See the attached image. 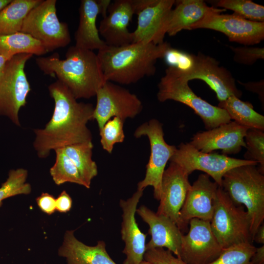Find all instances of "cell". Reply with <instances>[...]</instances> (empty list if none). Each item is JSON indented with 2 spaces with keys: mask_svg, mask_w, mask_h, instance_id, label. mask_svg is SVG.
<instances>
[{
  "mask_svg": "<svg viewBox=\"0 0 264 264\" xmlns=\"http://www.w3.org/2000/svg\"><path fill=\"white\" fill-rule=\"evenodd\" d=\"M48 89L54 101L51 118L44 128L34 130L33 147L41 158L47 157L53 150L92 139L87 124L93 120V105L78 102L58 80L50 84Z\"/></svg>",
  "mask_w": 264,
  "mask_h": 264,
  "instance_id": "1",
  "label": "cell"
},
{
  "mask_svg": "<svg viewBox=\"0 0 264 264\" xmlns=\"http://www.w3.org/2000/svg\"><path fill=\"white\" fill-rule=\"evenodd\" d=\"M61 59L58 53L40 56L35 61L44 74L56 76L76 99H88L96 95L107 82L97 54L75 45L70 46Z\"/></svg>",
  "mask_w": 264,
  "mask_h": 264,
  "instance_id": "2",
  "label": "cell"
},
{
  "mask_svg": "<svg viewBox=\"0 0 264 264\" xmlns=\"http://www.w3.org/2000/svg\"><path fill=\"white\" fill-rule=\"evenodd\" d=\"M171 47L166 42L134 43L120 46L106 45L97 53L106 81L121 85L134 84L154 75L157 60Z\"/></svg>",
  "mask_w": 264,
  "mask_h": 264,
  "instance_id": "3",
  "label": "cell"
},
{
  "mask_svg": "<svg viewBox=\"0 0 264 264\" xmlns=\"http://www.w3.org/2000/svg\"><path fill=\"white\" fill-rule=\"evenodd\" d=\"M256 166L244 165L229 170L223 176L221 186L235 204L246 208L253 241L264 220V174Z\"/></svg>",
  "mask_w": 264,
  "mask_h": 264,
  "instance_id": "4",
  "label": "cell"
},
{
  "mask_svg": "<svg viewBox=\"0 0 264 264\" xmlns=\"http://www.w3.org/2000/svg\"><path fill=\"white\" fill-rule=\"evenodd\" d=\"M188 82L178 69L168 66L158 84V100L163 102L172 100L188 106L201 118L207 130L231 121L225 110L197 95Z\"/></svg>",
  "mask_w": 264,
  "mask_h": 264,
  "instance_id": "5",
  "label": "cell"
},
{
  "mask_svg": "<svg viewBox=\"0 0 264 264\" xmlns=\"http://www.w3.org/2000/svg\"><path fill=\"white\" fill-rule=\"evenodd\" d=\"M210 226L223 249L236 244L253 242L247 211L243 206L235 204L220 186L217 191Z\"/></svg>",
  "mask_w": 264,
  "mask_h": 264,
  "instance_id": "6",
  "label": "cell"
},
{
  "mask_svg": "<svg viewBox=\"0 0 264 264\" xmlns=\"http://www.w3.org/2000/svg\"><path fill=\"white\" fill-rule=\"evenodd\" d=\"M56 3V0H42L28 13L21 30L40 42L48 52L71 42L68 24L57 16Z\"/></svg>",
  "mask_w": 264,
  "mask_h": 264,
  "instance_id": "7",
  "label": "cell"
},
{
  "mask_svg": "<svg viewBox=\"0 0 264 264\" xmlns=\"http://www.w3.org/2000/svg\"><path fill=\"white\" fill-rule=\"evenodd\" d=\"M33 55L20 54L6 62L0 78V116L8 118L15 125L21 126L19 113L26 104L31 90L24 67Z\"/></svg>",
  "mask_w": 264,
  "mask_h": 264,
  "instance_id": "8",
  "label": "cell"
},
{
  "mask_svg": "<svg viewBox=\"0 0 264 264\" xmlns=\"http://www.w3.org/2000/svg\"><path fill=\"white\" fill-rule=\"evenodd\" d=\"M134 136L136 138L147 136L151 149L145 176L138 182L137 190H144L147 187L151 186L154 188V198L159 200L163 175L166 164L174 154L176 147L166 142L162 124L157 119H152L140 125L135 130Z\"/></svg>",
  "mask_w": 264,
  "mask_h": 264,
  "instance_id": "9",
  "label": "cell"
},
{
  "mask_svg": "<svg viewBox=\"0 0 264 264\" xmlns=\"http://www.w3.org/2000/svg\"><path fill=\"white\" fill-rule=\"evenodd\" d=\"M187 174L198 170L211 177L221 187L224 174L229 170L241 165L254 164L257 162L229 157L217 153L202 152L189 143H181L170 158Z\"/></svg>",
  "mask_w": 264,
  "mask_h": 264,
  "instance_id": "10",
  "label": "cell"
},
{
  "mask_svg": "<svg viewBox=\"0 0 264 264\" xmlns=\"http://www.w3.org/2000/svg\"><path fill=\"white\" fill-rule=\"evenodd\" d=\"M95 96L93 120L97 123L99 131L112 117L125 120L133 118L143 109V104L136 95L110 81H107L98 90Z\"/></svg>",
  "mask_w": 264,
  "mask_h": 264,
  "instance_id": "11",
  "label": "cell"
},
{
  "mask_svg": "<svg viewBox=\"0 0 264 264\" xmlns=\"http://www.w3.org/2000/svg\"><path fill=\"white\" fill-rule=\"evenodd\" d=\"M154 0H116L111 2L108 15L103 17L98 28L99 34L108 46H120L132 43L128 27L134 14L150 5Z\"/></svg>",
  "mask_w": 264,
  "mask_h": 264,
  "instance_id": "12",
  "label": "cell"
},
{
  "mask_svg": "<svg viewBox=\"0 0 264 264\" xmlns=\"http://www.w3.org/2000/svg\"><path fill=\"white\" fill-rule=\"evenodd\" d=\"M213 12L194 24L191 30L205 28L225 34L230 42L245 45L259 44L264 39V22H255L240 16Z\"/></svg>",
  "mask_w": 264,
  "mask_h": 264,
  "instance_id": "13",
  "label": "cell"
},
{
  "mask_svg": "<svg viewBox=\"0 0 264 264\" xmlns=\"http://www.w3.org/2000/svg\"><path fill=\"white\" fill-rule=\"evenodd\" d=\"M189 224L187 234L182 236L180 258L187 264H210L223 250L212 231L210 221L194 218Z\"/></svg>",
  "mask_w": 264,
  "mask_h": 264,
  "instance_id": "14",
  "label": "cell"
},
{
  "mask_svg": "<svg viewBox=\"0 0 264 264\" xmlns=\"http://www.w3.org/2000/svg\"><path fill=\"white\" fill-rule=\"evenodd\" d=\"M194 63L188 71L179 70L182 75L188 81L199 79L205 82L216 94L219 102L231 96L240 98L242 91L238 89L231 73L220 66L219 62L214 58L201 52L193 55Z\"/></svg>",
  "mask_w": 264,
  "mask_h": 264,
  "instance_id": "15",
  "label": "cell"
},
{
  "mask_svg": "<svg viewBox=\"0 0 264 264\" xmlns=\"http://www.w3.org/2000/svg\"><path fill=\"white\" fill-rule=\"evenodd\" d=\"M219 185L206 174H200L189 188L179 212L180 231L185 230L194 218L210 221Z\"/></svg>",
  "mask_w": 264,
  "mask_h": 264,
  "instance_id": "16",
  "label": "cell"
},
{
  "mask_svg": "<svg viewBox=\"0 0 264 264\" xmlns=\"http://www.w3.org/2000/svg\"><path fill=\"white\" fill-rule=\"evenodd\" d=\"M248 129L231 121L212 129L197 132L189 143L203 153L219 149L224 155L236 154L242 148H246L244 137Z\"/></svg>",
  "mask_w": 264,
  "mask_h": 264,
  "instance_id": "17",
  "label": "cell"
},
{
  "mask_svg": "<svg viewBox=\"0 0 264 264\" xmlns=\"http://www.w3.org/2000/svg\"><path fill=\"white\" fill-rule=\"evenodd\" d=\"M189 175L178 165L170 162L161 181V194L157 215L167 217L179 226V212L191 186Z\"/></svg>",
  "mask_w": 264,
  "mask_h": 264,
  "instance_id": "18",
  "label": "cell"
},
{
  "mask_svg": "<svg viewBox=\"0 0 264 264\" xmlns=\"http://www.w3.org/2000/svg\"><path fill=\"white\" fill-rule=\"evenodd\" d=\"M175 1L154 0L139 12L137 27L132 32V43H163L169 16Z\"/></svg>",
  "mask_w": 264,
  "mask_h": 264,
  "instance_id": "19",
  "label": "cell"
},
{
  "mask_svg": "<svg viewBox=\"0 0 264 264\" xmlns=\"http://www.w3.org/2000/svg\"><path fill=\"white\" fill-rule=\"evenodd\" d=\"M143 191L137 190L130 198L120 200L123 211L121 234L125 242L123 253L126 256L122 264H140L144 260L146 235L141 231L135 218L137 205Z\"/></svg>",
  "mask_w": 264,
  "mask_h": 264,
  "instance_id": "20",
  "label": "cell"
},
{
  "mask_svg": "<svg viewBox=\"0 0 264 264\" xmlns=\"http://www.w3.org/2000/svg\"><path fill=\"white\" fill-rule=\"evenodd\" d=\"M137 214L149 226L151 239L146 249L166 248L180 258L183 234L177 225L169 218L157 215L144 205L136 209Z\"/></svg>",
  "mask_w": 264,
  "mask_h": 264,
  "instance_id": "21",
  "label": "cell"
},
{
  "mask_svg": "<svg viewBox=\"0 0 264 264\" xmlns=\"http://www.w3.org/2000/svg\"><path fill=\"white\" fill-rule=\"evenodd\" d=\"M58 254L66 259L67 264H116L108 253L104 242L87 245L75 238L73 230L66 232Z\"/></svg>",
  "mask_w": 264,
  "mask_h": 264,
  "instance_id": "22",
  "label": "cell"
},
{
  "mask_svg": "<svg viewBox=\"0 0 264 264\" xmlns=\"http://www.w3.org/2000/svg\"><path fill=\"white\" fill-rule=\"evenodd\" d=\"M79 22L75 33V45L90 50L98 51L107 45L101 39L96 20L101 14L100 3L97 0H82L79 9Z\"/></svg>",
  "mask_w": 264,
  "mask_h": 264,
  "instance_id": "23",
  "label": "cell"
},
{
  "mask_svg": "<svg viewBox=\"0 0 264 264\" xmlns=\"http://www.w3.org/2000/svg\"><path fill=\"white\" fill-rule=\"evenodd\" d=\"M176 7L170 13L166 32L170 36L182 30H191V27L206 15L213 12H223L226 10L209 6L201 0H176Z\"/></svg>",
  "mask_w": 264,
  "mask_h": 264,
  "instance_id": "24",
  "label": "cell"
},
{
  "mask_svg": "<svg viewBox=\"0 0 264 264\" xmlns=\"http://www.w3.org/2000/svg\"><path fill=\"white\" fill-rule=\"evenodd\" d=\"M218 107L225 110L231 120L238 124L248 129L264 131V116L256 111L250 103L231 96L219 102Z\"/></svg>",
  "mask_w": 264,
  "mask_h": 264,
  "instance_id": "25",
  "label": "cell"
},
{
  "mask_svg": "<svg viewBox=\"0 0 264 264\" xmlns=\"http://www.w3.org/2000/svg\"><path fill=\"white\" fill-rule=\"evenodd\" d=\"M47 51L42 44L30 35L18 32L0 34V55L12 57L20 54L42 56Z\"/></svg>",
  "mask_w": 264,
  "mask_h": 264,
  "instance_id": "26",
  "label": "cell"
},
{
  "mask_svg": "<svg viewBox=\"0 0 264 264\" xmlns=\"http://www.w3.org/2000/svg\"><path fill=\"white\" fill-rule=\"evenodd\" d=\"M42 0H12L0 12V34L21 32L28 13Z\"/></svg>",
  "mask_w": 264,
  "mask_h": 264,
  "instance_id": "27",
  "label": "cell"
},
{
  "mask_svg": "<svg viewBox=\"0 0 264 264\" xmlns=\"http://www.w3.org/2000/svg\"><path fill=\"white\" fill-rule=\"evenodd\" d=\"M93 148L92 141L63 148L65 153L77 168L87 188H89L92 179L98 174L97 166L92 158Z\"/></svg>",
  "mask_w": 264,
  "mask_h": 264,
  "instance_id": "28",
  "label": "cell"
},
{
  "mask_svg": "<svg viewBox=\"0 0 264 264\" xmlns=\"http://www.w3.org/2000/svg\"><path fill=\"white\" fill-rule=\"evenodd\" d=\"M55 161L50 169V174L55 182L60 185L66 182H71L84 186V181L77 168L66 155L63 148L56 149Z\"/></svg>",
  "mask_w": 264,
  "mask_h": 264,
  "instance_id": "29",
  "label": "cell"
},
{
  "mask_svg": "<svg viewBox=\"0 0 264 264\" xmlns=\"http://www.w3.org/2000/svg\"><path fill=\"white\" fill-rule=\"evenodd\" d=\"M217 6L230 10L240 17L252 21L264 22V6L250 0H220Z\"/></svg>",
  "mask_w": 264,
  "mask_h": 264,
  "instance_id": "30",
  "label": "cell"
},
{
  "mask_svg": "<svg viewBox=\"0 0 264 264\" xmlns=\"http://www.w3.org/2000/svg\"><path fill=\"white\" fill-rule=\"evenodd\" d=\"M27 174V171L23 168L9 171L8 178L0 187V207L7 198L31 192V186L26 181Z\"/></svg>",
  "mask_w": 264,
  "mask_h": 264,
  "instance_id": "31",
  "label": "cell"
},
{
  "mask_svg": "<svg viewBox=\"0 0 264 264\" xmlns=\"http://www.w3.org/2000/svg\"><path fill=\"white\" fill-rule=\"evenodd\" d=\"M256 248L250 242L231 245L223 248L219 257L210 264H252L251 259Z\"/></svg>",
  "mask_w": 264,
  "mask_h": 264,
  "instance_id": "32",
  "label": "cell"
},
{
  "mask_svg": "<svg viewBox=\"0 0 264 264\" xmlns=\"http://www.w3.org/2000/svg\"><path fill=\"white\" fill-rule=\"evenodd\" d=\"M244 141L246 151L244 154V159L257 162L259 164V171L264 174V131L256 129H248Z\"/></svg>",
  "mask_w": 264,
  "mask_h": 264,
  "instance_id": "33",
  "label": "cell"
},
{
  "mask_svg": "<svg viewBox=\"0 0 264 264\" xmlns=\"http://www.w3.org/2000/svg\"><path fill=\"white\" fill-rule=\"evenodd\" d=\"M124 123L122 119L114 117L108 121L99 131L101 144L103 149L108 153L111 154L115 144L124 141Z\"/></svg>",
  "mask_w": 264,
  "mask_h": 264,
  "instance_id": "34",
  "label": "cell"
},
{
  "mask_svg": "<svg viewBox=\"0 0 264 264\" xmlns=\"http://www.w3.org/2000/svg\"><path fill=\"white\" fill-rule=\"evenodd\" d=\"M193 55L170 47L166 51L163 58L169 66L186 71L193 65Z\"/></svg>",
  "mask_w": 264,
  "mask_h": 264,
  "instance_id": "35",
  "label": "cell"
},
{
  "mask_svg": "<svg viewBox=\"0 0 264 264\" xmlns=\"http://www.w3.org/2000/svg\"><path fill=\"white\" fill-rule=\"evenodd\" d=\"M234 53V61L239 64L252 65L258 60L264 59V47L230 46Z\"/></svg>",
  "mask_w": 264,
  "mask_h": 264,
  "instance_id": "36",
  "label": "cell"
},
{
  "mask_svg": "<svg viewBox=\"0 0 264 264\" xmlns=\"http://www.w3.org/2000/svg\"><path fill=\"white\" fill-rule=\"evenodd\" d=\"M144 260L152 264H187L180 258L164 248H155L147 250Z\"/></svg>",
  "mask_w": 264,
  "mask_h": 264,
  "instance_id": "37",
  "label": "cell"
},
{
  "mask_svg": "<svg viewBox=\"0 0 264 264\" xmlns=\"http://www.w3.org/2000/svg\"><path fill=\"white\" fill-rule=\"evenodd\" d=\"M40 209L48 215H51L56 210V199L51 195L44 193L36 199Z\"/></svg>",
  "mask_w": 264,
  "mask_h": 264,
  "instance_id": "38",
  "label": "cell"
},
{
  "mask_svg": "<svg viewBox=\"0 0 264 264\" xmlns=\"http://www.w3.org/2000/svg\"><path fill=\"white\" fill-rule=\"evenodd\" d=\"M72 199L66 191H63L56 199V210L61 213L69 211L72 206Z\"/></svg>",
  "mask_w": 264,
  "mask_h": 264,
  "instance_id": "39",
  "label": "cell"
},
{
  "mask_svg": "<svg viewBox=\"0 0 264 264\" xmlns=\"http://www.w3.org/2000/svg\"><path fill=\"white\" fill-rule=\"evenodd\" d=\"M242 85H243L245 89L252 92L257 93L260 99L263 101L264 103V80H261L257 82H248L247 83H242L240 81H238Z\"/></svg>",
  "mask_w": 264,
  "mask_h": 264,
  "instance_id": "40",
  "label": "cell"
},
{
  "mask_svg": "<svg viewBox=\"0 0 264 264\" xmlns=\"http://www.w3.org/2000/svg\"><path fill=\"white\" fill-rule=\"evenodd\" d=\"M251 261L252 264H264V244L258 248L253 255Z\"/></svg>",
  "mask_w": 264,
  "mask_h": 264,
  "instance_id": "41",
  "label": "cell"
},
{
  "mask_svg": "<svg viewBox=\"0 0 264 264\" xmlns=\"http://www.w3.org/2000/svg\"><path fill=\"white\" fill-rule=\"evenodd\" d=\"M253 241L259 244H264V224H262L257 229Z\"/></svg>",
  "mask_w": 264,
  "mask_h": 264,
  "instance_id": "42",
  "label": "cell"
},
{
  "mask_svg": "<svg viewBox=\"0 0 264 264\" xmlns=\"http://www.w3.org/2000/svg\"><path fill=\"white\" fill-rule=\"evenodd\" d=\"M11 57L0 55V78L7 61Z\"/></svg>",
  "mask_w": 264,
  "mask_h": 264,
  "instance_id": "43",
  "label": "cell"
},
{
  "mask_svg": "<svg viewBox=\"0 0 264 264\" xmlns=\"http://www.w3.org/2000/svg\"><path fill=\"white\" fill-rule=\"evenodd\" d=\"M12 0H0V12L9 4Z\"/></svg>",
  "mask_w": 264,
  "mask_h": 264,
  "instance_id": "44",
  "label": "cell"
},
{
  "mask_svg": "<svg viewBox=\"0 0 264 264\" xmlns=\"http://www.w3.org/2000/svg\"><path fill=\"white\" fill-rule=\"evenodd\" d=\"M140 264H152L147 261L143 260Z\"/></svg>",
  "mask_w": 264,
  "mask_h": 264,
  "instance_id": "45",
  "label": "cell"
}]
</instances>
